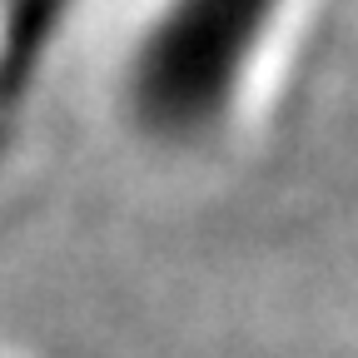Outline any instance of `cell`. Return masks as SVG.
Wrapping results in <instances>:
<instances>
[{"instance_id":"2","label":"cell","mask_w":358,"mask_h":358,"mask_svg":"<svg viewBox=\"0 0 358 358\" xmlns=\"http://www.w3.org/2000/svg\"><path fill=\"white\" fill-rule=\"evenodd\" d=\"M105 0H0V169Z\"/></svg>"},{"instance_id":"1","label":"cell","mask_w":358,"mask_h":358,"mask_svg":"<svg viewBox=\"0 0 358 358\" xmlns=\"http://www.w3.org/2000/svg\"><path fill=\"white\" fill-rule=\"evenodd\" d=\"M319 0H129L110 115L155 159L204 164L264 124Z\"/></svg>"}]
</instances>
